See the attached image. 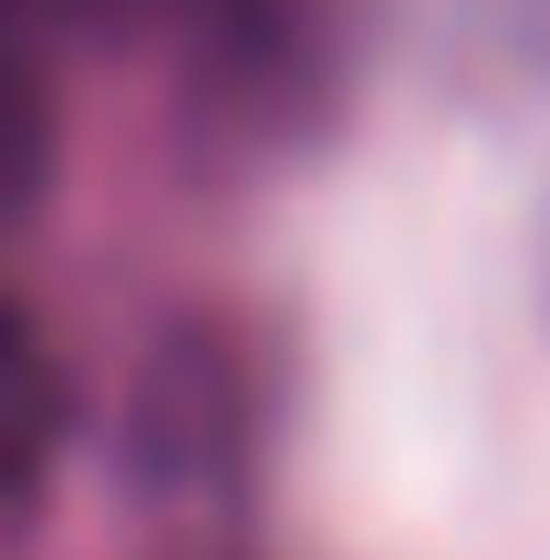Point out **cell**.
I'll return each instance as SVG.
<instances>
[{
    "mask_svg": "<svg viewBox=\"0 0 550 560\" xmlns=\"http://www.w3.org/2000/svg\"><path fill=\"white\" fill-rule=\"evenodd\" d=\"M52 177H62V83H52L32 11L0 0V240L42 219Z\"/></svg>",
    "mask_w": 550,
    "mask_h": 560,
    "instance_id": "obj_2",
    "label": "cell"
},
{
    "mask_svg": "<svg viewBox=\"0 0 550 560\" xmlns=\"http://www.w3.org/2000/svg\"><path fill=\"white\" fill-rule=\"evenodd\" d=\"M62 436H73V384H62V353L42 342V322L21 301H0V509L32 499L52 478Z\"/></svg>",
    "mask_w": 550,
    "mask_h": 560,
    "instance_id": "obj_3",
    "label": "cell"
},
{
    "mask_svg": "<svg viewBox=\"0 0 550 560\" xmlns=\"http://www.w3.org/2000/svg\"><path fill=\"white\" fill-rule=\"evenodd\" d=\"M239 353L219 332H166L136 374V405H125V467L145 488H198V478H229L239 457Z\"/></svg>",
    "mask_w": 550,
    "mask_h": 560,
    "instance_id": "obj_1",
    "label": "cell"
},
{
    "mask_svg": "<svg viewBox=\"0 0 550 560\" xmlns=\"http://www.w3.org/2000/svg\"><path fill=\"white\" fill-rule=\"evenodd\" d=\"M136 11H166L177 32H208V42H270L281 32V0H136Z\"/></svg>",
    "mask_w": 550,
    "mask_h": 560,
    "instance_id": "obj_4",
    "label": "cell"
}]
</instances>
